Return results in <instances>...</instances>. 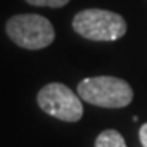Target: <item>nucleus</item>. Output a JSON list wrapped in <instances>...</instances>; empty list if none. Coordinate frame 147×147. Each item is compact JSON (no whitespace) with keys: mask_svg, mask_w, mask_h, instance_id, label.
Wrapping results in <instances>:
<instances>
[{"mask_svg":"<svg viewBox=\"0 0 147 147\" xmlns=\"http://www.w3.org/2000/svg\"><path fill=\"white\" fill-rule=\"evenodd\" d=\"M77 95L90 105L100 108H124L132 101L134 92L126 80L100 75V77H87L77 85Z\"/></svg>","mask_w":147,"mask_h":147,"instance_id":"1","label":"nucleus"},{"mask_svg":"<svg viewBox=\"0 0 147 147\" xmlns=\"http://www.w3.org/2000/svg\"><path fill=\"white\" fill-rule=\"evenodd\" d=\"M74 31L90 41L111 42L126 34V20L115 11L101 8H87L79 11L72 20Z\"/></svg>","mask_w":147,"mask_h":147,"instance_id":"2","label":"nucleus"},{"mask_svg":"<svg viewBox=\"0 0 147 147\" xmlns=\"http://www.w3.org/2000/svg\"><path fill=\"white\" fill-rule=\"evenodd\" d=\"M5 31L7 36L16 46L28 49V51L44 49L51 46L56 38L53 23L46 16L36 15V13L13 15L7 21Z\"/></svg>","mask_w":147,"mask_h":147,"instance_id":"3","label":"nucleus"},{"mask_svg":"<svg viewBox=\"0 0 147 147\" xmlns=\"http://www.w3.org/2000/svg\"><path fill=\"white\" fill-rule=\"evenodd\" d=\"M38 105L49 116L65 123H77L84 116L82 98L59 82L44 85L38 92Z\"/></svg>","mask_w":147,"mask_h":147,"instance_id":"4","label":"nucleus"},{"mask_svg":"<svg viewBox=\"0 0 147 147\" xmlns=\"http://www.w3.org/2000/svg\"><path fill=\"white\" fill-rule=\"evenodd\" d=\"M95 147H126V141L116 129H105L98 134Z\"/></svg>","mask_w":147,"mask_h":147,"instance_id":"5","label":"nucleus"},{"mask_svg":"<svg viewBox=\"0 0 147 147\" xmlns=\"http://www.w3.org/2000/svg\"><path fill=\"white\" fill-rule=\"evenodd\" d=\"M26 3L34 7H51V8H61L67 5L70 0H25Z\"/></svg>","mask_w":147,"mask_h":147,"instance_id":"6","label":"nucleus"},{"mask_svg":"<svg viewBox=\"0 0 147 147\" xmlns=\"http://www.w3.org/2000/svg\"><path fill=\"white\" fill-rule=\"evenodd\" d=\"M139 139H141L142 147H147V123L142 124L141 129H139Z\"/></svg>","mask_w":147,"mask_h":147,"instance_id":"7","label":"nucleus"}]
</instances>
